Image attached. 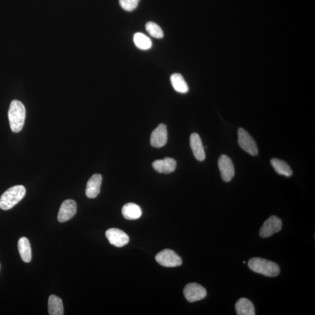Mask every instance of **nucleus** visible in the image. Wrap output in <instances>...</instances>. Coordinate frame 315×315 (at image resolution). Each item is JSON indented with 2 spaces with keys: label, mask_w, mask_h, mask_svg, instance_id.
Instances as JSON below:
<instances>
[{
  "label": "nucleus",
  "mask_w": 315,
  "mask_h": 315,
  "mask_svg": "<svg viewBox=\"0 0 315 315\" xmlns=\"http://www.w3.org/2000/svg\"><path fill=\"white\" fill-rule=\"evenodd\" d=\"M156 260L160 265L175 267L182 265V260L179 255L171 249H165L156 255Z\"/></svg>",
  "instance_id": "20e7f679"
},
{
  "label": "nucleus",
  "mask_w": 315,
  "mask_h": 315,
  "mask_svg": "<svg viewBox=\"0 0 315 315\" xmlns=\"http://www.w3.org/2000/svg\"><path fill=\"white\" fill-rule=\"evenodd\" d=\"M145 29L148 34L153 37L157 39H161L163 37V32L160 26L153 22H148L145 25Z\"/></svg>",
  "instance_id": "4be33fe9"
},
{
  "label": "nucleus",
  "mask_w": 315,
  "mask_h": 315,
  "mask_svg": "<svg viewBox=\"0 0 315 315\" xmlns=\"http://www.w3.org/2000/svg\"><path fill=\"white\" fill-rule=\"evenodd\" d=\"M238 134V144L242 150L253 156H257L258 148L254 139L242 128H239L237 131Z\"/></svg>",
  "instance_id": "39448f33"
},
{
  "label": "nucleus",
  "mask_w": 315,
  "mask_h": 315,
  "mask_svg": "<svg viewBox=\"0 0 315 315\" xmlns=\"http://www.w3.org/2000/svg\"><path fill=\"white\" fill-rule=\"evenodd\" d=\"M139 0H119L121 7L126 11H132L138 7Z\"/></svg>",
  "instance_id": "5701e85b"
},
{
  "label": "nucleus",
  "mask_w": 315,
  "mask_h": 315,
  "mask_svg": "<svg viewBox=\"0 0 315 315\" xmlns=\"http://www.w3.org/2000/svg\"><path fill=\"white\" fill-rule=\"evenodd\" d=\"M270 162H271L273 168L275 169L277 174L284 175V176L287 177H290L293 175L292 169L283 160L277 158H273Z\"/></svg>",
  "instance_id": "aec40b11"
},
{
  "label": "nucleus",
  "mask_w": 315,
  "mask_h": 315,
  "mask_svg": "<svg viewBox=\"0 0 315 315\" xmlns=\"http://www.w3.org/2000/svg\"><path fill=\"white\" fill-rule=\"evenodd\" d=\"M124 218L129 220H135L141 217L142 211L138 205L135 203H127L123 207L121 210Z\"/></svg>",
  "instance_id": "2eb2a0df"
},
{
  "label": "nucleus",
  "mask_w": 315,
  "mask_h": 315,
  "mask_svg": "<svg viewBox=\"0 0 315 315\" xmlns=\"http://www.w3.org/2000/svg\"><path fill=\"white\" fill-rule=\"evenodd\" d=\"M106 236L111 244L118 248L123 247L129 242V236L118 228L109 229L106 232Z\"/></svg>",
  "instance_id": "1a4fd4ad"
},
{
  "label": "nucleus",
  "mask_w": 315,
  "mask_h": 315,
  "mask_svg": "<svg viewBox=\"0 0 315 315\" xmlns=\"http://www.w3.org/2000/svg\"><path fill=\"white\" fill-rule=\"evenodd\" d=\"M8 116L11 130L14 133L21 131L24 125L26 117V110L23 104L19 100L12 101Z\"/></svg>",
  "instance_id": "f257e3e1"
},
{
  "label": "nucleus",
  "mask_w": 315,
  "mask_h": 315,
  "mask_svg": "<svg viewBox=\"0 0 315 315\" xmlns=\"http://www.w3.org/2000/svg\"><path fill=\"white\" fill-rule=\"evenodd\" d=\"M248 266L253 272L267 277H276L280 272V267L277 263L260 257L251 258L249 261Z\"/></svg>",
  "instance_id": "f03ea898"
},
{
  "label": "nucleus",
  "mask_w": 315,
  "mask_h": 315,
  "mask_svg": "<svg viewBox=\"0 0 315 315\" xmlns=\"http://www.w3.org/2000/svg\"><path fill=\"white\" fill-rule=\"evenodd\" d=\"M26 194V189L22 185L11 187L3 193L0 198V209L8 210L21 201Z\"/></svg>",
  "instance_id": "7ed1b4c3"
},
{
  "label": "nucleus",
  "mask_w": 315,
  "mask_h": 315,
  "mask_svg": "<svg viewBox=\"0 0 315 315\" xmlns=\"http://www.w3.org/2000/svg\"><path fill=\"white\" fill-rule=\"evenodd\" d=\"M48 312L50 315H64L63 301L60 297L55 295L49 296L48 301Z\"/></svg>",
  "instance_id": "a211bd4d"
},
{
  "label": "nucleus",
  "mask_w": 315,
  "mask_h": 315,
  "mask_svg": "<svg viewBox=\"0 0 315 315\" xmlns=\"http://www.w3.org/2000/svg\"><path fill=\"white\" fill-rule=\"evenodd\" d=\"M282 228L281 219L275 216L270 217L264 222L260 230L261 237H268L280 231Z\"/></svg>",
  "instance_id": "0eeeda50"
},
{
  "label": "nucleus",
  "mask_w": 315,
  "mask_h": 315,
  "mask_svg": "<svg viewBox=\"0 0 315 315\" xmlns=\"http://www.w3.org/2000/svg\"><path fill=\"white\" fill-rule=\"evenodd\" d=\"M102 177L100 174H95L89 179L86 188V195L90 198L97 197L99 194Z\"/></svg>",
  "instance_id": "4468645a"
},
{
  "label": "nucleus",
  "mask_w": 315,
  "mask_h": 315,
  "mask_svg": "<svg viewBox=\"0 0 315 315\" xmlns=\"http://www.w3.org/2000/svg\"><path fill=\"white\" fill-rule=\"evenodd\" d=\"M133 39L135 45L139 49L148 50L152 47V41L150 39L142 33H136L134 35Z\"/></svg>",
  "instance_id": "412c9836"
},
{
  "label": "nucleus",
  "mask_w": 315,
  "mask_h": 315,
  "mask_svg": "<svg viewBox=\"0 0 315 315\" xmlns=\"http://www.w3.org/2000/svg\"><path fill=\"white\" fill-rule=\"evenodd\" d=\"M190 144L196 159L199 161H203L206 158V154L200 137L197 133H192L190 136Z\"/></svg>",
  "instance_id": "ddd939ff"
},
{
  "label": "nucleus",
  "mask_w": 315,
  "mask_h": 315,
  "mask_svg": "<svg viewBox=\"0 0 315 315\" xmlns=\"http://www.w3.org/2000/svg\"><path fill=\"white\" fill-rule=\"evenodd\" d=\"M183 294L187 301L194 302L206 298L207 291L200 284L189 283L184 288Z\"/></svg>",
  "instance_id": "423d86ee"
},
{
  "label": "nucleus",
  "mask_w": 315,
  "mask_h": 315,
  "mask_svg": "<svg viewBox=\"0 0 315 315\" xmlns=\"http://www.w3.org/2000/svg\"><path fill=\"white\" fill-rule=\"evenodd\" d=\"M153 167L159 173L171 174L176 169L177 162L171 158L166 157L163 159L155 160L153 163Z\"/></svg>",
  "instance_id": "f8f14e48"
},
{
  "label": "nucleus",
  "mask_w": 315,
  "mask_h": 315,
  "mask_svg": "<svg viewBox=\"0 0 315 315\" xmlns=\"http://www.w3.org/2000/svg\"><path fill=\"white\" fill-rule=\"evenodd\" d=\"M18 248L21 258L24 262L29 263L32 260V251L30 242L26 237H22L18 243Z\"/></svg>",
  "instance_id": "dca6fc26"
},
{
  "label": "nucleus",
  "mask_w": 315,
  "mask_h": 315,
  "mask_svg": "<svg viewBox=\"0 0 315 315\" xmlns=\"http://www.w3.org/2000/svg\"><path fill=\"white\" fill-rule=\"evenodd\" d=\"M218 163L222 180L225 182H230L235 176L234 166L230 158L222 155L219 158Z\"/></svg>",
  "instance_id": "6e6552de"
},
{
  "label": "nucleus",
  "mask_w": 315,
  "mask_h": 315,
  "mask_svg": "<svg viewBox=\"0 0 315 315\" xmlns=\"http://www.w3.org/2000/svg\"><path fill=\"white\" fill-rule=\"evenodd\" d=\"M237 315H255V310L254 304L248 299L242 298L237 301L236 304Z\"/></svg>",
  "instance_id": "f3484780"
},
{
  "label": "nucleus",
  "mask_w": 315,
  "mask_h": 315,
  "mask_svg": "<svg viewBox=\"0 0 315 315\" xmlns=\"http://www.w3.org/2000/svg\"><path fill=\"white\" fill-rule=\"evenodd\" d=\"M245 263H246V261H243V264H245Z\"/></svg>",
  "instance_id": "b1692460"
},
{
  "label": "nucleus",
  "mask_w": 315,
  "mask_h": 315,
  "mask_svg": "<svg viewBox=\"0 0 315 315\" xmlns=\"http://www.w3.org/2000/svg\"><path fill=\"white\" fill-rule=\"evenodd\" d=\"M77 213V204L75 201L68 199L62 203L59 210L58 219L60 222H65L74 217Z\"/></svg>",
  "instance_id": "9d476101"
},
{
  "label": "nucleus",
  "mask_w": 315,
  "mask_h": 315,
  "mask_svg": "<svg viewBox=\"0 0 315 315\" xmlns=\"http://www.w3.org/2000/svg\"><path fill=\"white\" fill-rule=\"evenodd\" d=\"M168 140V132L164 124H160L151 133L150 143L153 147L161 148Z\"/></svg>",
  "instance_id": "9b49d317"
},
{
  "label": "nucleus",
  "mask_w": 315,
  "mask_h": 315,
  "mask_svg": "<svg viewBox=\"0 0 315 315\" xmlns=\"http://www.w3.org/2000/svg\"><path fill=\"white\" fill-rule=\"evenodd\" d=\"M171 81L174 90L177 93L186 94L189 91V87L183 76L180 74L175 73L171 77Z\"/></svg>",
  "instance_id": "6ab92c4d"
}]
</instances>
